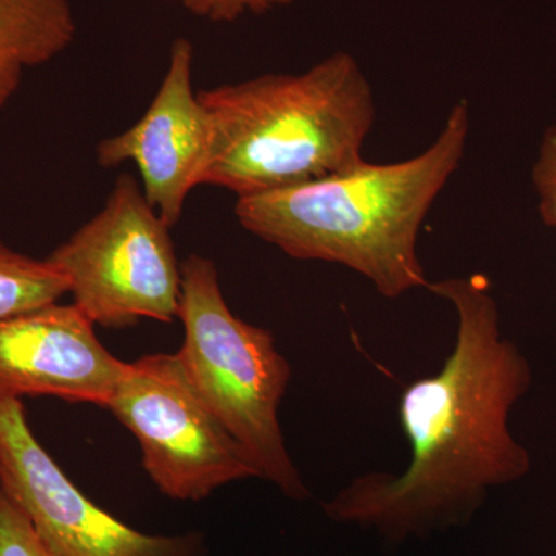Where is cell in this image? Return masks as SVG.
Segmentation results:
<instances>
[{
    "instance_id": "obj_13",
    "label": "cell",
    "mask_w": 556,
    "mask_h": 556,
    "mask_svg": "<svg viewBox=\"0 0 556 556\" xmlns=\"http://www.w3.org/2000/svg\"><path fill=\"white\" fill-rule=\"evenodd\" d=\"M530 175L540 217L547 228L556 230V123L541 138Z\"/></svg>"
},
{
    "instance_id": "obj_12",
    "label": "cell",
    "mask_w": 556,
    "mask_h": 556,
    "mask_svg": "<svg viewBox=\"0 0 556 556\" xmlns=\"http://www.w3.org/2000/svg\"><path fill=\"white\" fill-rule=\"evenodd\" d=\"M0 556H58L0 490Z\"/></svg>"
},
{
    "instance_id": "obj_2",
    "label": "cell",
    "mask_w": 556,
    "mask_h": 556,
    "mask_svg": "<svg viewBox=\"0 0 556 556\" xmlns=\"http://www.w3.org/2000/svg\"><path fill=\"white\" fill-rule=\"evenodd\" d=\"M470 109L450 110L437 139L397 163L353 169L291 188L240 197L236 217L258 239L298 260L361 274L382 298L427 288L417 243L428 212L466 155Z\"/></svg>"
},
{
    "instance_id": "obj_5",
    "label": "cell",
    "mask_w": 556,
    "mask_h": 556,
    "mask_svg": "<svg viewBox=\"0 0 556 556\" xmlns=\"http://www.w3.org/2000/svg\"><path fill=\"white\" fill-rule=\"evenodd\" d=\"M170 229L137 179L123 174L100 214L47 258L67 278L73 305L91 324L124 328L139 318L170 324L181 298Z\"/></svg>"
},
{
    "instance_id": "obj_14",
    "label": "cell",
    "mask_w": 556,
    "mask_h": 556,
    "mask_svg": "<svg viewBox=\"0 0 556 556\" xmlns=\"http://www.w3.org/2000/svg\"><path fill=\"white\" fill-rule=\"evenodd\" d=\"M193 16L214 24H232L247 16H263L291 5L294 0H167Z\"/></svg>"
},
{
    "instance_id": "obj_11",
    "label": "cell",
    "mask_w": 556,
    "mask_h": 556,
    "mask_svg": "<svg viewBox=\"0 0 556 556\" xmlns=\"http://www.w3.org/2000/svg\"><path fill=\"white\" fill-rule=\"evenodd\" d=\"M68 281L49 258H33L0 239V318L56 303Z\"/></svg>"
},
{
    "instance_id": "obj_9",
    "label": "cell",
    "mask_w": 556,
    "mask_h": 556,
    "mask_svg": "<svg viewBox=\"0 0 556 556\" xmlns=\"http://www.w3.org/2000/svg\"><path fill=\"white\" fill-rule=\"evenodd\" d=\"M126 367L78 306L56 302L0 318V399L53 396L105 408Z\"/></svg>"
},
{
    "instance_id": "obj_1",
    "label": "cell",
    "mask_w": 556,
    "mask_h": 556,
    "mask_svg": "<svg viewBox=\"0 0 556 556\" xmlns=\"http://www.w3.org/2000/svg\"><path fill=\"white\" fill-rule=\"evenodd\" d=\"M457 318L452 353L437 375L405 388L399 419L412 455L401 473L362 475L324 504L339 525L401 544L470 522L490 490L529 475L532 459L510 430L532 368L501 331L484 276L428 283Z\"/></svg>"
},
{
    "instance_id": "obj_7",
    "label": "cell",
    "mask_w": 556,
    "mask_h": 556,
    "mask_svg": "<svg viewBox=\"0 0 556 556\" xmlns=\"http://www.w3.org/2000/svg\"><path fill=\"white\" fill-rule=\"evenodd\" d=\"M0 490L58 556H197V536L124 525L65 477L33 434L21 399H0Z\"/></svg>"
},
{
    "instance_id": "obj_3",
    "label": "cell",
    "mask_w": 556,
    "mask_h": 556,
    "mask_svg": "<svg viewBox=\"0 0 556 556\" xmlns=\"http://www.w3.org/2000/svg\"><path fill=\"white\" fill-rule=\"evenodd\" d=\"M199 98L214 127L203 186L237 199L353 169L376 121L371 84L346 51L302 73H268Z\"/></svg>"
},
{
    "instance_id": "obj_8",
    "label": "cell",
    "mask_w": 556,
    "mask_h": 556,
    "mask_svg": "<svg viewBox=\"0 0 556 556\" xmlns=\"http://www.w3.org/2000/svg\"><path fill=\"white\" fill-rule=\"evenodd\" d=\"M192 65V42L175 39L166 75L144 115L97 148L101 166H137L146 200L170 228L189 193L203 186L214 141L211 115L193 90Z\"/></svg>"
},
{
    "instance_id": "obj_10",
    "label": "cell",
    "mask_w": 556,
    "mask_h": 556,
    "mask_svg": "<svg viewBox=\"0 0 556 556\" xmlns=\"http://www.w3.org/2000/svg\"><path fill=\"white\" fill-rule=\"evenodd\" d=\"M76 35L68 0H0V109L20 89L25 73L60 56Z\"/></svg>"
},
{
    "instance_id": "obj_6",
    "label": "cell",
    "mask_w": 556,
    "mask_h": 556,
    "mask_svg": "<svg viewBox=\"0 0 556 556\" xmlns=\"http://www.w3.org/2000/svg\"><path fill=\"white\" fill-rule=\"evenodd\" d=\"M129 428L163 495L201 501L219 486L258 478L254 464L186 375L177 354L127 364L108 407Z\"/></svg>"
},
{
    "instance_id": "obj_4",
    "label": "cell",
    "mask_w": 556,
    "mask_h": 556,
    "mask_svg": "<svg viewBox=\"0 0 556 556\" xmlns=\"http://www.w3.org/2000/svg\"><path fill=\"white\" fill-rule=\"evenodd\" d=\"M178 318L185 342L177 356L204 404L247 452L258 478L291 500H306L309 490L278 422L291 367L269 331L233 316L211 258L193 254L181 263Z\"/></svg>"
}]
</instances>
